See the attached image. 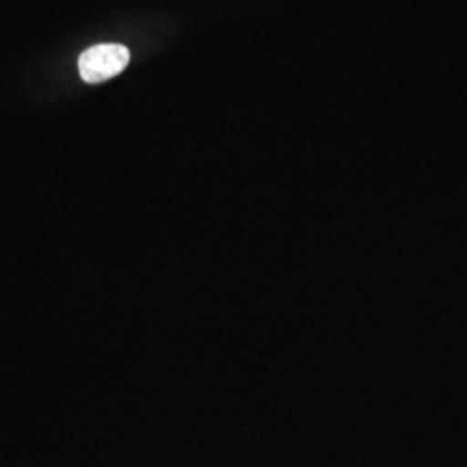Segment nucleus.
Listing matches in <instances>:
<instances>
[{"instance_id": "1", "label": "nucleus", "mask_w": 467, "mask_h": 467, "mask_svg": "<svg viewBox=\"0 0 467 467\" xmlns=\"http://www.w3.org/2000/svg\"><path fill=\"white\" fill-rule=\"evenodd\" d=\"M130 61V52L119 44H100L78 57V71L87 84H102L119 75Z\"/></svg>"}]
</instances>
